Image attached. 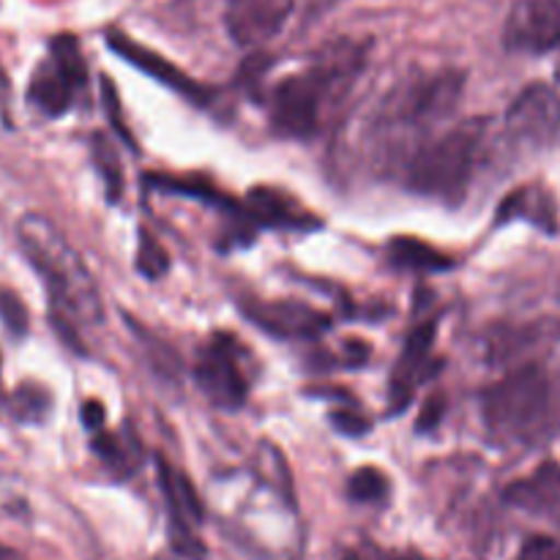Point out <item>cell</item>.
<instances>
[{
	"label": "cell",
	"mask_w": 560,
	"mask_h": 560,
	"mask_svg": "<svg viewBox=\"0 0 560 560\" xmlns=\"http://www.w3.org/2000/svg\"><path fill=\"white\" fill-rule=\"evenodd\" d=\"M16 241L47 284L52 306L60 310V320H77L85 326H98L104 320L96 279L91 277L74 246L44 213H25L16 222Z\"/></svg>",
	"instance_id": "obj_1"
},
{
	"label": "cell",
	"mask_w": 560,
	"mask_h": 560,
	"mask_svg": "<svg viewBox=\"0 0 560 560\" xmlns=\"http://www.w3.org/2000/svg\"><path fill=\"white\" fill-rule=\"evenodd\" d=\"M481 419L501 443H539L556 424V386L545 366L525 364L481 394Z\"/></svg>",
	"instance_id": "obj_2"
},
{
	"label": "cell",
	"mask_w": 560,
	"mask_h": 560,
	"mask_svg": "<svg viewBox=\"0 0 560 560\" xmlns=\"http://www.w3.org/2000/svg\"><path fill=\"white\" fill-rule=\"evenodd\" d=\"M485 137L487 120L468 118L443 135L421 142L405 164V178L410 189L416 195L448 202V206L463 200L474 180Z\"/></svg>",
	"instance_id": "obj_3"
},
{
	"label": "cell",
	"mask_w": 560,
	"mask_h": 560,
	"mask_svg": "<svg viewBox=\"0 0 560 560\" xmlns=\"http://www.w3.org/2000/svg\"><path fill=\"white\" fill-rule=\"evenodd\" d=\"M465 91V74L454 69L435 71L421 80L402 82L383 102L381 124L397 131H424L454 113Z\"/></svg>",
	"instance_id": "obj_4"
},
{
	"label": "cell",
	"mask_w": 560,
	"mask_h": 560,
	"mask_svg": "<svg viewBox=\"0 0 560 560\" xmlns=\"http://www.w3.org/2000/svg\"><path fill=\"white\" fill-rule=\"evenodd\" d=\"M345 88L328 80L320 69L312 66L306 74L288 77L279 82L271 98V126L282 137L310 140L320 131L326 109L345 96Z\"/></svg>",
	"instance_id": "obj_5"
},
{
	"label": "cell",
	"mask_w": 560,
	"mask_h": 560,
	"mask_svg": "<svg viewBox=\"0 0 560 560\" xmlns=\"http://www.w3.org/2000/svg\"><path fill=\"white\" fill-rule=\"evenodd\" d=\"M85 60L74 36L52 38L49 58L36 66L27 85V98L47 118H60L74 104L77 91L85 85Z\"/></svg>",
	"instance_id": "obj_6"
},
{
	"label": "cell",
	"mask_w": 560,
	"mask_h": 560,
	"mask_svg": "<svg viewBox=\"0 0 560 560\" xmlns=\"http://www.w3.org/2000/svg\"><path fill=\"white\" fill-rule=\"evenodd\" d=\"M195 383L217 408L235 410L246 402L249 383L238 359V345L228 334H217L200 348L195 361Z\"/></svg>",
	"instance_id": "obj_7"
},
{
	"label": "cell",
	"mask_w": 560,
	"mask_h": 560,
	"mask_svg": "<svg viewBox=\"0 0 560 560\" xmlns=\"http://www.w3.org/2000/svg\"><path fill=\"white\" fill-rule=\"evenodd\" d=\"M506 135L517 145L545 148L560 135V93L545 82H530L506 109Z\"/></svg>",
	"instance_id": "obj_8"
},
{
	"label": "cell",
	"mask_w": 560,
	"mask_h": 560,
	"mask_svg": "<svg viewBox=\"0 0 560 560\" xmlns=\"http://www.w3.org/2000/svg\"><path fill=\"white\" fill-rule=\"evenodd\" d=\"M159 487L164 492L170 512V545L178 556L189 560L206 558V547L197 539L195 528L202 523V503L197 498V490L180 470H175L167 459H156Z\"/></svg>",
	"instance_id": "obj_9"
},
{
	"label": "cell",
	"mask_w": 560,
	"mask_h": 560,
	"mask_svg": "<svg viewBox=\"0 0 560 560\" xmlns=\"http://www.w3.org/2000/svg\"><path fill=\"white\" fill-rule=\"evenodd\" d=\"M503 42L514 52L545 55L560 47V0H517L509 11Z\"/></svg>",
	"instance_id": "obj_10"
},
{
	"label": "cell",
	"mask_w": 560,
	"mask_h": 560,
	"mask_svg": "<svg viewBox=\"0 0 560 560\" xmlns=\"http://www.w3.org/2000/svg\"><path fill=\"white\" fill-rule=\"evenodd\" d=\"M241 310L260 331L279 339H317L331 326V317L326 312L299 304V301L249 299L241 304Z\"/></svg>",
	"instance_id": "obj_11"
},
{
	"label": "cell",
	"mask_w": 560,
	"mask_h": 560,
	"mask_svg": "<svg viewBox=\"0 0 560 560\" xmlns=\"http://www.w3.org/2000/svg\"><path fill=\"white\" fill-rule=\"evenodd\" d=\"M293 9L295 0H228L224 27L241 47H260L282 33Z\"/></svg>",
	"instance_id": "obj_12"
},
{
	"label": "cell",
	"mask_w": 560,
	"mask_h": 560,
	"mask_svg": "<svg viewBox=\"0 0 560 560\" xmlns=\"http://www.w3.org/2000/svg\"><path fill=\"white\" fill-rule=\"evenodd\" d=\"M107 44L113 47L115 55H120V58L126 60V63H131L135 69L145 71L148 77L159 80L162 85L173 88V91H178L180 96L191 98V102H197V104H206L208 96H211V93H208V88H202L200 82H195L191 77H186L178 66H173L167 58H162V55L153 52V49L140 47V44L131 42V38H126V36H120V33H109Z\"/></svg>",
	"instance_id": "obj_13"
},
{
	"label": "cell",
	"mask_w": 560,
	"mask_h": 560,
	"mask_svg": "<svg viewBox=\"0 0 560 560\" xmlns=\"http://www.w3.org/2000/svg\"><path fill=\"white\" fill-rule=\"evenodd\" d=\"M435 337H438V323L430 320V323H424V326L416 328V331L408 337V342H405L402 359H399L397 372H394V381H392V410L394 413H399V410L410 402L416 383L424 377V366H427V361H430Z\"/></svg>",
	"instance_id": "obj_14"
},
{
	"label": "cell",
	"mask_w": 560,
	"mask_h": 560,
	"mask_svg": "<svg viewBox=\"0 0 560 560\" xmlns=\"http://www.w3.org/2000/svg\"><path fill=\"white\" fill-rule=\"evenodd\" d=\"M509 506L528 514H560V465L545 463L503 492Z\"/></svg>",
	"instance_id": "obj_15"
},
{
	"label": "cell",
	"mask_w": 560,
	"mask_h": 560,
	"mask_svg": "<svg viewBox=\"0 0 560 560\" xmlns=\"http://www.w3.org/2000/svg\"><path fill=\"white\" fill-rule=\"evenodd\" d=\"M244 219L260 224V228H279V230H306L317 228V219L301 211L284 191L257 186L249 191L244 206Z\"/></svg>",
	"instance_id": "obj_16"
},
{
	"label": "cell",
	"mask_w": 560,
	"mask_h": 560,
	"mask_svg": "<svg viewBox=\"0 0 560 560\" xmlns=\"http://www.w3.org/2000/svg\"><path fill=\"white\" fill-rule=\"evenodd\" d=\"M512 219H525L534 222L536 228L556 233V202L539 186H523V189L512 191L498 208V222H512Z\"/></svg>",
	"instance_id": "obj_17"
},
{
	"label": "cell",
	"mask_w": 560,
	"mask_h": 560,
	"mask_svg": "<svg viewBox=\"0 0 560 560\" xmlns=\"http://www.w3.org/2000/svg\"><path fill=\"white\" fill-rule=\"evenodd\" d=\"M388 260L392 266L405 268V271H424V273H438L446 271L454 266V260L448 255H443L441 249H435L432 244L419 238H408V235H399L388 244Z\"/></svg>",
	"instance_id": "obj_18"
},
{
	"label": "cell",
	"mask_w": 560,
	"mask_h": 560,
	"mask_svg": "<svg viewBox=\"0 0 560 560\" xmlns=\"http://www.w3.org/2000/svg\"><path fill=\"white\" fill-rule=\"evenodd\" d=\"M93 448H96L98 459L107 465L109 470L120 476H129L131 470H137L140 465L142 452H140V443L131 432H104L98 430L93 435Z\"/></svg>",
	"instance_id": "obj_19"
},
{
	"label": "cell",
	"mask_w": 560,
	"mask_h": 560,
	"mask_svg": "<svg viewBox=\"0 0 560 560\" xmlns=\"http://www.w3.org/2000/svg\"><path fill=\"white\" fill-rule=\"evenodd\" d=\"M388 495V479L377 468H359L348 481V498L355 503H381Z\"/></svg>",
	"instance_id": "obj_20"
},
{
	"label": "cell",
	"mask_w": 560,
	"mask_h": 560,
	"mask_svg": "<svg viewBox=\"0 0 560 560\" xmlns=\"http://www.w3.org/2000/svg\"><path fill=\"white\" fill-rule=\"evenodd\" d=\"M137 271L145 279H162L170 271L167 252L145 230L140 233V246H137Z\"/></svg>",
	"instance_id": "obj_21"
},
{
	"label": "cell",
	"mask_w": 560,
	"mask_h": 560,
	"mask_svg": "<svg viewBox=\"0 0 560 560\" xmlns=\"http://www.w3.org/2000/svg\"><path fill=\"white\" fill-rule=\"evenodd\" d=\"M93 159H96V167L102 173L104 186H107V197L115 202L120 195V186H124V178H120L118 156H115V151L102 135L93 137Z\"/></svg>",
	"instance_id": "obj_22"
},
{
	"label": "cell",
	"mask_w": 560,
	"mask_h": 560,
	"mask_svg": "<svg viewBox=\"0 0 560 560\" xmlns=\"http://www.w3.org/2000/svg\"><path fill=\"white\" fill-rule=\"evenodd\" d=\"M151 180L156 186H162V189L175 191V195L197 197V200H206L211 202V206H224V202H228L222 197V191H217L211 184H206V180L200 178H151Z\"/></svg>",
	"instance_id": "obj_23"
},
{
	"label": "cell",
	"mask_w": 560,
	"mask_h": 560,
	"mask_svg": "<svg viewBox=\"0 0 560 560\" xmlns=\"http://www.w3.org/2000/svg\"><path fill=\"white\" fill-rule=\"evenodd\" d=\"M47 410V394L42 388H20L14 397V416L16 419H38Z\"/></svg>",
	"instance_id": "obj_24"
},
{
	"label": "cell",
	"mask_w": 560,
	"mask_h": 560,
	"mask_svg": "<svg viewBox=\"0 0 560 560\" xmlns=\"http://www.w3.org/2000/svg\"><path fill=\"white\" fill-rule=\"evenodd\" d=\"M0 317L11 334L22 337L27 331V312L14 293H0Z\"/></svg>",
	"instance_id": "obj_25"
},
{
	"label": "cell",
	"mask_w": 560,
	"mask_h": 560,
	"mask_svg": "<svg viewBox=\"0 0 560 560\" xmlns=\"http://www.w3.org/2000/svg\"><path fill=\"white\" fill-rule=\"evenodd\" d=\"M514 560H560V541L550 536H534L520 547Z\"/></svg>",
	"instance_id": "obj_26"
},
{
	"label": "cell",
	"mask_w": 560,
	"mask_h": 560,
	"mask_svg": "<svg viewBox=\"0 0 560 560\" xmlns=\"http://www.w3.org/2000/svg\"><path fill=\"white\" fill-rule=\"evenodd\" d=\"M331 424L337 427L342 435H350V438H359V435H364L366 430H370V421L361 419L359 413H350V410H334Z\"/></svg>",
	"instance_id": "obj_27"
},
{
	"label": "cell",
	"mask_w": 560,
	"mask_h": 560,
	"mask_svg": "<svg viewBox=\"0 0 560 560\" xmlns=\"http://www.w3.org/2000/svg\"><path fill=\"white\" fill-rule=\"evenodd\" d=\"M102 93H104V104H107V115H109V120H113V124H115V129H118V135L124 137V140H129V142H131V137H129V129H126V120L120 118V104H118V93H115L113 82H109V80H104V82H102Z\"/></svg>",
	"instance_id": "obj_28"
},
{
	"label": "cell",
	"mask_w": 560,
	"mask_h": 560,
	"mask_svg": "<svg viewBox=\"0 0 560 560\" xmlns=\"http://www.w3.org/2000/svg\"><path fill=\"white\" fill-rule=\"evenodd\" d=\"M443 410H446V399L443 397H430L424 402V408H421V416H419V430H435L438 424H441L443 419Z\"/></svg>",
	"instance_id": "obj_29"
},
{
	"label": "cell",
	"mask_w": 560,
	"mask_h": 560,
	"mask_svg": "<svg viewBox=\"0 0 560 560\" xmlns=\"http://www.w3.org/2000/svg\"><path fill=\"white\" fill-rule=\"evenodd\" d=\"M80 419H82V424H85V430L98 432V430H104L107 410H104V405L98 402V399H85V402H82V410H80Z\"/></svg>",
	"instance_id": "obj_30"
},
{
	"label": "cell",
	"mask_w": 560,
	"mask_h": 560,
	"mask_svg": "<svg viewBox=\"0 0 560 560\" xmlns=\"http://www.w3.org/2000/svg\"><path fill=\"white\" fill-rule=\"evenodd\" d=\"M342 560H366V558L361 556V552H355V550H348V552H345V556H342Z\"/></svg>",
	"instance_id": "obj_31"
},
{
	"label": "cell",
	"mask_w": 560,
	"mask_h": 560,
	"mask_svg": "<svg viewBox=\"0 0 560 560\" xmlns=\"http://www.w3.org/2000/svg\"><path fill=\"white\" fill-rule=\"evenodd\" d=\"M0 399H3V355H0Z\"/></svg>",
	"instance_id": "obj_32"
},
{
	"label": "cell",
	"mask_w": 560,
	"mask_h": 560,
	"mask_svg": "<svg viewBox=\"0 0 560 560\" xmlns=\"http://www.w3.org/2000/svg\"><path fill=\"white\" fill-rule=\"evenodd\" d=\"M394 560H424V558L416 556V552H408V556H399V558H394Z\"/></svg>",
	"instance_id": "obj_33"
},
{
	"label": "cell",
	"mask_w": 560,
	"mask_h": 560,
	"mask_svg": "<svg viewBox=\"0 0 560 560\" xmlns=\"http://www.w3.org/2000/svg\"><path fill=\"white\" fill-rule=\"evenodd\" d=\"M556 80L560 82V58H558V66H556Z\"/></svg>",
	"instance_id": "obj_34"
}]
</instances>
